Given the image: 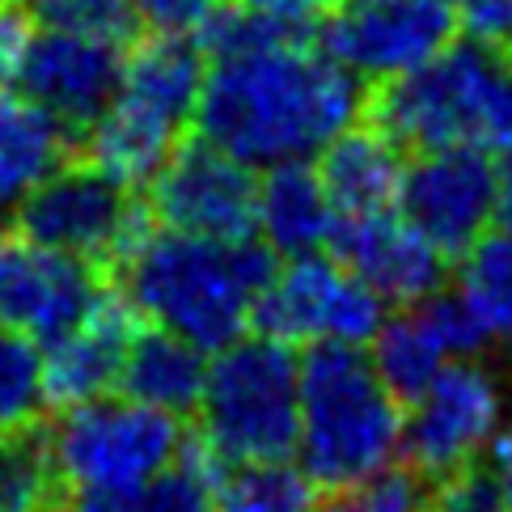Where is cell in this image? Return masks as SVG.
<instances>
[{"label": "cell", "mask_w": 512, "mask_h": 512, "mask_svg": "<svg viewBox=\"0 0 512 512\" xmlns=\"http://www.w3.org/2000/svg\"><path fill=\"white\" fill-rule=\"evenodd\" d=\"M199 34L208 47L195 102L199 140L250 170L314 161L360 119V81L301 26L216 9Z\"/></svg>", "instance_id": "1"}, {"label": "cell", "mask_w": 512, "mask_h": 512, "mask_svg": "<svg viewBox=\"0 0 512 512\" xmlns=\"http://www.w3.org/2000/svg\"><path fill=\"white\" fill-rule=\"evenodd\" d=\"M119 267L132 314L182 335L199 352H221L254 322V305L276 276V254L254 237L225 242L149 229Z\"/></svg>", "instance_id": "2"}, {"label": "cell", "mask_w": 512, "mask_h": 512, "mask_svg": "<svg viewBox=\"0 0 512 512\" xmlns=\"http://www.w3.org/2000/svg\"><path fill=\"white\" fill-rule=\"evenodd\" d=\"M402 453V398L364 347L314 343L297 364V470L314 487L352 491Z\"/></svg>", "instance_id": "3"}, {"label": "cell", "mask_w": 512, "mask_h": 512, "mask_svg": "<svg viewBox=\"0 0 512 512\" xmlns=\"http://www.w3.org/2000/svg\"><path fill=\"white\" fill-rule=\"evenodd\" d=\"M377 127L398 149H483L512 136V64L504 47L449 43L407 77L381 85Z\"/></svg>", "instance_id": "4"}, {"label": "cell", "mask_w": 512, "mask_h": 512, "mask_svg": "<svg viewBox=\"0 0 512 512\" xmlns=\"http://www.w3.org/2000/svg\"><path fill=\"white\" fill-rule=\"evenodd\" d=\"M204 51L187 34H153L123 56L115 98L81 136L94 166L127 187H144L178 149L182 127L195 123Z\"/></svg>", "instance_id": "5"}, {"label": "cell", "mask_w": 512, "mask_h": 512, "mask_svg": "<svg viewBox=\"0 0 512 512\" xmlns=\"http://www.w3.org/2000/svg\"><path fill=\"white\" fill-rule=\"evenodd\" d=\"M297 364L276 335H237L208 364L199 394V449L216 466L288 462L297 445Z\"/></svg>", "instance_id": "6"}, {"label": "cell", "mask_w": 512, "mask_h": 512, "mask_svg": "<svg viewBox=\"0 0 512 512\" xmlns=\"http://www.w3.org/2000/svg\"><path fill=\"white\" fill-rule=\"evenodd\" d=\"M60 411L47 428V445L64 487H132L174 466L187 449L174 415L127 394H98Z\"/></svg>", "instance_id": "7"}, {"label": "cell", "mask_w": 512, "mask_h": 512, "mask_svg": "<svg viewBox=\"0 0 512 512\" xmlns=\"http://www.w3.org/2000/svg\"><path fill=\"white\" fill-rule=\"evenodd\" d=\"M13 221L30 242L94 267L123 263L127 250L149 233V212L136 199V187L94 161H68V166L60 161L26 191Z\"/></svg>", "instance_id": "8"}, {"label": "cell", "mask_w": 512, "mask_h": 512, "mask_svg": "<svg viewBox=\"0 0 512 512\" xmlns=\"http://www.w3.org/2000/svg\"><path fill=\"white\" fill-rule=\"evenodd\" d=\"M504 432V390L474 356L449 360L411 398H402V453L415 474L441 479L496 445Z\"/></svg>", "instance_id": "9"}, {"label": "cell", "mask_w": 512, "mask_h": 512, "mask_svg": "<svg viewBox=\"0 0 512 512\" xmlns=\"http://www.w3.org/2000/svg\"><path fill=\"white\" fill-rule=\"evenodd\" d=\"M381 318H386V301L352 276L335 254H301L276 267V276L263 288L259 305H254V322L263 335H276L284 343H347L364 347Z\"/></svg>", "instance_id": "10"}, {"label": "cell", "mask_w": 512, "mask_h": 512, "mask_svg": "<svg viewBox=\"0 0 512 512\" xmlns=\"http://www.w3.org/2000/svg\"><path fill=\"white\" fill-rule=\"evenodd\" d=\"M453 34V0H339L322 47L360 85H390L445 51Z\"/></svg>", "instance_id": "11"}, {"label": "cell", "mask_w": 512, "mask_h": 512, "mask_svg": "<svg viewBox=\"0 0 512 512\" xmlns=\"http://www.w3.org/2000/svg\"><path fill=\"white\" fill-rule=\"evenodd\" d=\"M123 56L127 47L47 26H26L22 43L13 51L9 81L17 85V98L43 111L68 140H81L106 111V102L115 98Z\"/></svg>", "instance_id": "12"}, {"label": "cell", "mask_w": 512, "mask_h": 512, "mask_svg": "<svg viewBox=\"0 0 512 512\" xmlns=\"http://www.w3.org/2000/svg\"><path fill=\"white\" fill-rule=\"evenodd\" d=\"M111 297L102 267L47 250L22 233H0V326L51 347Z\"/></svg>", "instance_id": "13"}, {"label": "cell", "mask_w": 512, "mask_h": 512, "mask_svg": "<svg viewBox=\"0 0 512 512\" xmlns=\"http://www.w3.org/2000/svg\"><path fill=\"white\" fill-rule=\"evenodd\" d=\"M394 208L449 259L496 225V161L483 149H428L402 166Z\"/></svg>", "instance_id": "14"}, {"label": "cell", "mask_w": 512, "mask_h": 512, "mask_svg": "<svg viewBox=\"0 0 512 512\" xmlns=\"http://www.w3.org/2000/svg\"><path fill=\"white\" fill-rule=\"evenodd\" d=\"M153 216L178 233L199 237H254L259 178L246 161L229 157L208 140L178 144L153 174Z\"/></svg>", "instance_id": "15"}, {"label": "cell", "mask_w": 512, "mask_h": 512, "mask_svg": "<svg viewBox=\"0 0 512 512\" xmlns=\"http://www.w3.org/2000/svg\"><path fill=\"white\" fill-rule=\"evenodd\" d=\"M331 250L386 305H415L432 292H441L445 284V254L398 208L339 216Z\"/></svg>", "instance_id": "16"}, {"label": "cell", "mask_w": 512, "mask_h": 512, "mask_svg": "<svg viewBox=\"0 0 512 512\" xmlns=\"http://www.w3.org/2000/svg\"><path fill=\"white\" fill-rule=\"evenodd\" d=\"M479 347L483 335L466 305L453 292H432L415 305H402V314L381 318L377 335L369 339V360L398 398H411L449 360H466Z\"/></svg>", "instance_id": "17"}, {"label": "cell", "mask_w": 512, "mask_h": 512, "mask_svg": "<svg viewBox=\"0 0 512 512\" xmlns=\"http://www.w3.org/2000/svg\"><path fill=\"white\" fill-rule=\"evenodd\" d=\"M136 335V314L115 292L89 314L77 331H68L47 347V398L51 407L85 402L98 394H111L119 386L123 356Z\"/></svg>", "instance_id": "18"}, {"label": "cell", "mask_w": 512, "mask_h": 512, "mask_svg": "<svg viewBox=\"0 0 512 512\" xmlns=\"http://www.w3.org/2000/svg\"><path fill=\"white\" fill-rule=\"evenodd\" d=\"M339 212L309 161H284L259 178L254 199V233L280 259H301L331 246Z\"/></svg>", "instance_id": "19"}, {"label": "cell", "mask_w": 512, "mask_h": 512, "mask_svg": "<svg viewBox=\"0 0 512 512\" xmlns=\"http://www.w3.org/2000/svg\"><path fill=\"white\" fill-rule=\"evenodd\" d=\"M318 178L339 216H360L377 208H394L402 182V149L381 127H347L314 157Z\"/></svg>", "instance_id": "20"}, {"label": "cell", "mask_w": 512, "mask_h": 512, "mask_svg": "<svg viewBox=\"0 0 512 512\" xmlns=\"http://www.w3.org/2000/svg\"><path fill=\"white\" fill-rule=\"evenodd\" d=\"M204 377H208V352H199L195 343H187L174 331H161V326H149V331L136 326L132 347H127L119 369V390L144 402V407H157L182 419L199 407Z\"/></svg>", "instance_id": "21"}, {"label": "cell", "mask_w": 512, "mask_h": 512, "mask_svg": "<svg viewBox=\"0 0 512 512\" xmlns=\"http://www.w3.org/2000/svg\"><path fill=\"white\" fill-rule=\"evenodd\" d=\"M216 462L187 445L178 462L132 487H64L56 512H212Z\"/></svg>", "instance_id": "22"}, {"label": "cell", "mask_w": 512, "mask_h": 512, "mask_svg": "<svg viewBox=\"0 0 512 512\" xmlns=\"http://www.w3.org/2000/svg\"><path fill=\"white\" fill-rule=\"evenodd\" d=\"M68 136L26 98L0 89V221L17 212L26 191L60 166Z\"/></svg>", "instance_id": "23"}, {"label": "cell", "mask_w": 512, "mask_h": 512, "mask_svg": "<svg viewBox=\"0 0 512 512\" xmlns=\"http://www.w3.org/2000/svg\"><path fill=\"white\" fill-rule=\"evenodd\" d=\"M453 297L466 305L483 343L512 347V221L491 225L479 242L462 250Z\"/></svg>", "instance_id": "24"}, {"label": "cell", "mask_w": 512, "mask_h": 512, "mask_svg": "<svg viewBox=\"0 0 512 512\" xmlns=\"http://www.w3.org/2000/svg\"><path fill=\"white\" fill-rule=\"evenodd\" d=\"M314 483L288 462L216 466L212 512H309Z\"/></svg>", "instance_id": "25"}, {"label": "cell", "mask_w": 512, "mask_h": 512, "mask_svg": "<svg viewBox=\"0 0 512 512\" xmlns=\"http://www.w3.org/2000/svg\"><path fill=\"white\" fill-rule=\"evenodd\" d=\"M64 483L51 462L47 432L34 424L0 432V512H56Z\"/></svg>", "instance_id": "26"}, {"label": "cell", "mask_w": 512, "mask_h": 512, "mask_svg": "<svg viewBox=\"0 0 512 512\" xmlns=\"http://www.w3.org/2000/svg\"><path fill=\"white\" fill-rule=\"evenodd\" d=\"M51 407L47 356L30 335L0 326V432L34 428Z\"/></svg>", "instance_id": "27"}, {"label": "cell", "mask_w": 512, "mask_h": 512, "mask_svg": "<svg viewBox=\"0 0 512 512\" xmlns=\"http://www.w3.org/2000/svg\"><path fill=\"white\" fill-rule=\"evenodd\" d=\"M34 26L81 34L111 47H132L140 39V22L127 0H30Z\"/></svg>", "instance_id": "28"}, {"label": "cell", "mask_w": 512, "mask_h": 512, "mask_svg": "<svg viewBox=\"0 0 512 512\" xmlns=\"http://www.w3.org/2000/svg\"><path fill=\"white\" fill-rule=\"evenodd\" d=\"M428 512H500V487L496 474L483 462H470L462 470H449L428 491Z\"/></svg>", "instance_id": "29"}, {"label": "cell", "mask_w": 512, "mask_h": 512, "mask_svg": "<svg viewBox=\"0 0 512 512\" xmlns=\"http://www.w3.org/2000/svg\"><path fill=\"white\" fill-rule=\"evenodd\" d=\"M127 9L136 13L140 26H149L157 34H199L212 13L221 9L216 0H127Z\"/></svg>", "instance_id": "30"}, {"label": "cell", "mask_w": 512, "mask_h": 512, "mask_svg": "<svg viewBox=\"0 0 512 512\" xmlns=\"http://www.w3.org/2000/svg\"><path fill=\"white\" fill-rule=\"evenodd\" d=\"M457 9V26L470 39L504 47L512 39V0H453Z\"/></svg>", "instance_id": "31"}, {"label": "cell", "mask_w": 512, "mask_h": 512, "mask_svg": "<svg viewBox=\"0 0 512 512\" xmlns=\"http://www.w3.org/2000/svg\"><path fill=\"white\" fill-rule=\"evenodd\" d=\"M331 0H237V9L263 13L271 22H288V26H305L309 17H318Z\"/></svg>", "instance_id": "32"}, {"label": "cell", "mask_w": 512, "mask_h": 512, "mask_svg": "<svg viewBox=\"0 0 512 512\" xmlns=\"http://www.w3.org/2000/svg\"><path fill=\"white\" fill-rule=\"evenodd\" d=\"M22 34H26V17L5 0V5H0V89L9 81V64H13V51L22 43Z\"/></svg>", "instance_id": "33"}, {"label": "cell", "mask_w": 512, "mask_h": 512, "mask_svg": "<svg viewBox=\"0 0 512 512\" xmlns=\"http://www.w3.org/2000/svg\"><path fill=\"white\" fill-rule=\"evenodd\" d=\"M491 453V474H496V487H500V512H512V432H500L496 445L487 449Z\"/></svg>", "instance_id": "34"}, {"label": "cell", "mask_w": 512, "mask_h": 512, "mask_svg": "<svg viewBox=\"0 0 512 512\" xmlns=\"http://www.w3.org/2000/svg\"><path fill=\"white\" fill-rule=\"evenodd\" d=\"M496 195H500V216L512 221V136L496 149Z\"/></svg>", "instance_id": "35"}, {"label": "cell", "mask_w": 512, "mask_h": 512, "mask_svg": "<svg viewBox=\"0 0 512 512\" xmlns=\"http://www.w3.org/2000/svg\"><path fill=\"white\" fill-rule=\"evenodd\" d=\"M309 512H364V504L352 496V491H343V500L335 504H326V508H309Z\"/></svg>", "instance_id": "36"}, {"label": "cell", "mask_w": 512, "mask_h": 512, "mask_svg": "<svg viewBox=\"0 0 512 512\" xmlns=\"http://www.w3.org/2000/svg\"><path fill=\"white\" fill-rule=\"evenodd\" d=\"M504 56H508V64H512V39H508V43H504Z\"/></svg>", "instance_id": "37"}, {"label": "cell", "mask_w": 512, "mask_h": 512, "mask_svg": "<svg viewBox=\"0 0 512 512\" xmlns=\"http://www.w3.org/2000/svg\"><path fill=\"white\" fill-rule=\"evenodd\" d=\"M0 5H5V0H0Z\"/></svg>", "instance_id": "38"}]
</instances>
